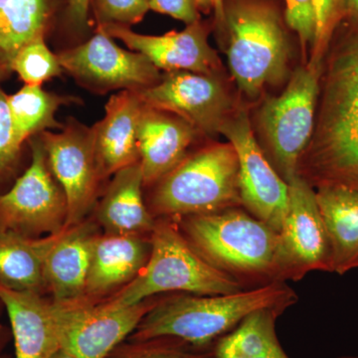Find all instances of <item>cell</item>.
Listing matches in <instances>:
<instances>
[{
    "mask_svg": "<svg viewBox=\"0 0 358 358\" xmlns=\"http://www.w3.org/2000/svg\"><path fill=\"white\" fill-rule=\"evenodd\" d=\"M155 109L178 115L196 129L214 136L230 117L231 99L215 75L173 71L154 86L138 91Z\"/></svg>",
    "mask_w": 358,
    "mask_h": 358,
    "instance_id": "5bb4252c",
    "label": "cell"
},
{
    "mask_svg": "<svg viewBox=\"0 0 358 358\" xmlns=\"http://www.w3.org/2000/svg\"><path fill=\"white\" fill-rule=\"evenodd\" d=\"M224 6H225L224 0H213V8L215 10L216 18H217L218 22L222 20Z\"/></svg>",
    "mask_w": 358,
    "mask_h": 358,
    "instance_id": "8d00e7d4",
    "label": "cell"
},
{
    "mask_svg": "<svg viewBox=\"0 0 358 358\" xmlns=\"http://www.w3.org/2000/svg\"><path fill=\"white\" fill-rule=\"evenodd\" d=\"M220 134L236 150L242 205L254 217L280 232L289 206V185L266 157L245 113L228 117Z\"/></svg>",
    "mask_w": 358,
    "mask_h": 358,
    "instance_id": "8fae6325",
    "label": "cell"
},
{
    "mask_svg": "<svg viewBox=\"0 0 358 358\" xmlns=\"http://www.w3.org/2000/svg\"><path fill=\"white\" fill-rule=\"evenodd\" d=\"M78 99L48 93L41 86L25 85L11 96H7L14 131L21 145L28 138L49 129H63L56 120L60 107L78 103Z\"/></svg>",
    "mask_w": 358,
    "mask_h": 358,
    "instance_id": "d4e9b609",
    "label": "cell"
},
{
    "mask_svg": "<svg viewBox=\"0 0 358 358\" xmlns=\"http://www.w3.org/2000/svg\"><path fill=\"white\" fill-rule=\"evenodd\" d=\"M341 3L343 0H313L317 27L310 64L315 67H322L334 29L341 20Z\"/></svg>",
    "mask_w": 358,
    "mask_h": 358,
    "instance_id": "f1b7e54d",
    "label": "cell"
},
{
    "mask_svg": "<svg viewBox=\"0 0 358 358\" xmlns=\"http://www.w3.org/2000/svg\"><path fill=\"white\" fill-rule=\"evenodd\" d=\"M96 25L131 27L141 22L150 10V0H91Z\"/></svg>",
    "mask_w": 358,
    "mask_h": 358,
    "instance_id": "83f0119b",
    "label": "cell"
},
{
    "mask_svg": "<svg viewBox=\"0 0 358 358\" xmlns=\"http://www.w3.org/2000/svg\"><path fill=\"white\" fill-rule=\"evenodd\" d=\"M298 176L315 188L358 190V27L329 55L319 115Z\"/></svg>",
    "mask_w": 358,
    "mask_h": 358,
    "instance_id": "6da1fadb",
    "label": "cell"
},
{
    "mask_svg": "<svg viewBox=\"0 0 358 358\" xmlns=\"http://www.w3.org/2000/svg\"><path fill=\"white\" fill-rule=\"evenodd\" d=\"M288 185V211L279 232L282 281H300L313 271L333 272L331 244L313 186L298 174Z\"/></svg>",
    "mask_w": 358,
    "mask_h": 358,
    "instance_id": "7c38bea8",
    "label": "cell"
},
{
    "mask_svg": "<svg viewBox=\"0 0 358 358\" xmlns=\"http://www.w3.org/2000/svg\"><path fill=\"white\" fill-rule=\"evenodd\" d=\"M196 4L199 11L204 13H209L213 8V0H193Z\"/></svg>",
    "mask_w": 358,
    "mask_h": 358,
    "instance_id": "d590c367",
    "label": "cell"
},
{
    "mask_svg": "<svg viewBox=\"0 0 358 358\" xmlns=\"http://www.w3.org/2000/svg\"><path fill=\"white\" fill-rule=\"evenodd\" d=\"M59 0H0V79L13 73L18 52L45 36Z\"/></svg>",
    "mask_w": 358,
    "mask_h": 358,
    "instance_id": "603a6c76",
    "label": "cell"
},
{
    "mask_svg": "<svg viewBox=\"0 0 358 358\" xmlns=\"http://www.w3.org/2000/svg\"><path fill=\"white\" fill-rule=\"evenodd\" d=\"M98 233L86 222L65 228L44 264V288L54 301L67 303L85 299L92 246Z\"/></svg>",
    "mask_w": 358,
    "mask_h": 358,
    "instance_id": "ffe728a7",
    "label": "cell"
},
{
    "mask_svg": "<svg viewBox=\"0 0 358 358\" xmlns=\"http://www.w3.org/2000/svg\"><path fill=\"white\" fill-rule=\"evenodd\" d=\"M150 9L182 21L186 25L199 20V10L193 0H150Z\"/></svg>",
    "mask_w": 358,
    "mask_h": 358,
    "instance_id": "1f68e13d",
    "label": "cell"
},
{
    "mask_svg": "<svg viewBox=\"0 0 358 358\" xmlns=\"http://www.w3.org/2000/svg\"><path fill=\"white\" fill-rule=\"evenodd\" d=\"M31 150L29 167L0 194V228L28 237L56 234L67 228V201L54 180L41 138H33Z\"/></svg>",
    "mask_w": 358,
    "mask_h": 358,
    "instance_id": "9c48e42d",
    "label": "cell"
},
{
    "mask_svg": "<svg viewBox=\"0 0 358 358\" xmlns=\"http://www.w3.org/2000/svg\"><path fill=\"white\" fill-rule=\"evenodd\" d=\"M150 242V257L143 270L124 288L106 300L115 305L131 306L169 292L219 296L246 289L205 261L176 224L166 219L157 221Z\"/></svg>",
    "mask_w": 358,
    "mask_h": 358,
    "instance_id": "5b68a950",
    "label": "cell"
},
{
    "mask_svg": "<svg viewBox=\"0 0 358 358\" xmlns=\"http://www.w3.org/2000/svg\"><path fill=\"white\" fill-rule=\"evenodd\" d=\"M320 71L322 67L312 64L296 70L287 89L268 99L260 112L268 160L287 183L298 174L299 162L313 136Z\"/></svg>",
    "mask_w": 358,
    "mask_h": 358,
    "instance_id": "52a82bcc",
    "label": "cell"
},
{
    "mask_svg": "<svg viewBox=\"0 0 358 358\" xmlns=\"http://www.w3.org/2000/svg\"><path fill=\"white\" fill-rule=\"evenodd\" d=\"M296 299L285 282L219 296L179 294L157 301L128 339L174 336L195 348L210 350L250 313L263 308L285 312Z\"/></svg>",
    "mask_w": 358,
    "mask_h": 358,
    "instance_id": "7a4b0ae2",
    "label": "cell"
},
{
    "mask_svg": "<svg viewBox=\"0 0 358 358\" xmlns=\"http://www.w3.org/2000/svg\"><path fill=\"white\" fill-rule=\"evenodd\" d=\"M143 185L140 162L114 174L96 211L105 233L150 236L157 221L143 201Z\"/></svg>",
    "mask_w": 358,
    "mask_h": 358,
    "instance_id": "44dd1931",
    "label": "cell"
},
{
    "mask_svg": "<svg viewBox=\"0 0 358 358\" xmlns=\"http://www.w3.org/2000/svg\"><path fill=\"white\" fill-rule=\"evenodd\" d=\"M106 358H214L213 350H201L174 336L124 341Z\"/></svg>",
    "mask_w": 358,
    "mask_h": 358,
    "instance_id": "484cf974",
    "label": "cell"
},
{
    "mask_svg": "<svg viewBox=\"0 0 358 358\" xmlns=\"http://www.w3.org/2000/svg\"><path fill=\"white\" fill-rule=\"evenodd\" d=\"M50 358H80L77 357L74 353L69 352V350H65V348H60L54 352Z\"/></svg>",
    "mask_w": 358,
    "mask_h": 358,
    "instance_id": "74e56055",
    "label": "cell"
},
{
    "mask_svg": "<svg viewBox=\"0 0 358 358\" xmlns=\"http://www.w3.org/2000/svg\"><path fill=\"white\" fill-rule=\"evenodd\" d=\"M196 131L178 115L145 105L138 129L145 185H154L185 159Z\"/></svg>",
    "mask_w": 358,
    "mask_h": 358,
    "instance_id": "ac0fdd59",
    "label": "cell"
},
{
    "mask_svg": "<svg viewBox=\"0 0 358 358\" xmlns=\"http://www.w3.org/2000/svg\"><path fill=\"white\" fill-rule=\"evenodd\" d=\"M315 195L331 244L333 272L345 275L358 268V190L322 186Z\"/></svg>",
    "mask_w": 358,
    "mask_h": 358,
    "instance_id": "7402d4cb",
    "label": "cell"
},
{
    "mask_svg": "<svg viewBox=\"0 0 358 358\" xmlns=\"http://www.w3.org/2000/svg\"><path fill=\"white\" fill-rule=\"evenodd\" d=\"M179 220L190 246L242 286L254 289L284 282L279 232L268 224L238 207Z\"/></svg>",
    "mask_w": 358,
    "mask_h": 358,
    "instance_id": "3957f363",
    "label": "cell"
},
{
    "mask_svg": "<svg viewBox=\"0 0 358 358\" xmlns=\"http://www.w3.org/2000/svg\"><path fill=\"white\" fill-rule=\"evenodd\" d=\"M13 338L11 336V331L7 329L3 324L0 322V352L3 350L4 346L8 343L9 339Z\"/></svg>",
    "mask_w": 358,
    "mask_h": 358,
    "instance_id": "e575fe53",
    "label": "cell"
},
{
    "mask_svg": "<svg viewBox=\"0 0 358 358\" xmlns=\"http://www.w3.org/2000/svg\"><path fill=\"white\" fill-rule=\"evenodd\" d=\"M148 210L154 217L182 218L241 206L239 162L230 143L187 155L155 183Z\"/></svg>",
    "mask_w": 358,
    "mask_h": 358,
    "instance_id": "277c9868",
    "label": "cell"
},
{
    "mask_svg": "<svg viewBox=\"0 0 358 358\" xmlns=\"http://www.w3.org/2000/svg\"><path fill=\"white\" fill-rule=\"evenodd\" d=\"M90 8L91 0H66L64 21L71 32L82 35L88 31Z\"/></svg>",
    "mask_w": 358,
    "mask_h": 358,
    "instance_id": "d6a6232c",
    "label": "cell"
},
{
    "mask_svg": "<svg viewBox=\"0 0 358 358\" xmlns=\"http://www.w3.org/2000/svg\"><path fill=\"white\" fill-rule=\"evenodd\" d=\"M341 16L358 27V0H343Z\"/></svg>",
    "mask_w": 358,
    "mask_h": 358,
    "instance_id": "836d02e7",
    "label": "cell"
},
{
    "mask_svg": "<svg viewBox=\"0 0 358 358\" xmlns=\"http://www.w3.org/2000/svg\"><path fill=\"white\" fill-rule=\"evenodd\" d=\"M22 145L14 131L7 95L0 89V179L15 166Z\"/></svg>",
    "mask_w": 358,
    "mask_h": 358,
    "instance_id": "f546056e",
    "label": "cell"
},
{
    "mask_svg": "<svg viewBox=\"0 0 358 358\" xmlns=\"http://www.w3.org/2000/svg\"><path fill=\"white\" fill-rule=\"evenodd\" d=\"M84 43L57 54L63 71L78 84L96 94L141 91L162 79L159 70L145 56L122 48L100 30Z\"/></svg>",
    "mask_w": 358,
    "mask_h": 358,
    "instance_id": "30bf717a",
    "label": "cell"
},
{
    "mask_svg": "<svg viewBox=\"0 0 358 358\" xmlns=\"http://www.w3.org/2000/svg\"><path fill=\"white\" fill-rule=\"evenodd\" d=\"M338 358H358V357H341Z\"/></svg>",
    "mask_w": 358,
    "mask_h": 358,
    "instance_id": "ab89813d",
    "label": "cell"
},
{
    "mask_svg": "<svg viewBox=\"0 0 358 358\" xmlns=\"http://www.w3.org/2000/svg\"><path fill=\"white\" fill-rule=\"evenodd\" d=\"M95 30L120 40L129 50L143 54L159 70L215 75L220 67L217 54L207 39L206 27L200 20L186 26L182 31L173 30L159 36L140 34L117 24H99Z\"/></svg>",
    "mask_w": 358,
    "mask_h": 358,
    "instance_id": "9a60e30c",
    "label": "cell"
},
{
    "mask_svg": "<svg viewBox=\"0 0 358 358\" xmlns=\"http://www.w3.org/2000/svg\"><path fill=\"white\" fill-rule=\"evenodd\" d=\"M0 358H10V357H0Z\"/></svg>",
    "mask_w": 358,
    "mask_h": 358,
    "instance_id": "60d3db41",
    "label": "cell"
},
{
    "mask_svg": "<svg viewBox=\"0 0 358 358\" xmlns=\"http://www.w3.org/2000/svg\"><path fill=\"white\" fill-rule=\"evenodd\" d=\"M0 303L8 315L15 358H50L61 348L52 301L0 284Z\"/></svg>",
    "mask_w": 358,
    "mask_h": 358,
    "instance_id": "d6986e66",
    "label": "cell"
},
{
    "mask_svg": "<svg viewBox=\"0 0 358 358\" xmlns=\"http://www.w3.org/2000/svg\"><path fill=\"white\" fill-rule=\"evenodd\" d=\"M286 21L296 32L303 54L310 45L313 49L315 38V11L313 0H286Z\"/></svg>",
    "mask_w": 358,
    "mask_h": 358,
    "instance_id": "4dcf8cb0",
    "label": "cell"
},
{
    "mask_svg": "<svg viewBox=\"0 0 358 358\" xmlns=\"http://www.w3.org/2000/svg\"><path fill=\"white\" fill-rule=\"evenodd\" d=\"M61 232L28 237L0 228V284L21 292L44 289V264Z\"/></svg>",
    "mask_w": 358,
    "mask_h": 358,
    "instance_id": "cb8c5ba5",
    "label": "cell"
},
{
    "mask_svg": "<svg viewBox=\"0 0 358 358\" xmlns=\"http://www.w3.org/2000/svg\"><path fill=\"white\" fill-rule=\"evenodd\" d=\"M157 301L131 306L109 300L52 301L61 348L80 358H106L134 333Z\"/></svg>",
    "mask_w": 358,
    "mask_h": 358,
    "instance_id": "ba28073f",
    "label": "cell"
},
{
    "mask_svg": "<svg viewBox=\"0 0 358 358\" xmlns=\"http://www.w3.org/2000/svg\"><path fill=\"white\" fill-rule=\"evenodd\" d=\"M248 358H289L287 353L285 352V350H277V352L265 353V355H257V357H252Z\"/></svg>",
    "mask_w": 358,
    "mask_h": 358,
    "instance_id": "f35d334b",
    "label": "cell"
},
{
    "mask_svg": "<svg viewBox=\"0 0 358 358\" xmlns=\"http://www.w3.org/2000/svg\"><path fill=\"white\" fill-rule=\"evenodd\" d=\"M143 108L138 91L119 92L108 101L103 119L92 127L101 178L140 162L138 129Z\"/></svg>",
    "mask_w": 358,
    "mask_h": 358,
    "instance_id": "2e32d148",
    "label": "cell"
},
{
    "mask_svg": "<svg viewBox=\"0 0 358 358\" xmlns=\"http://www.w3.org/2000/svg\"><path fill=\"white\" fill-rule=\"evenodd\" d=\"M228 65L239 89L255 99L282 81L289 45L277 10L262 0H233L224 6Z\"/></svg>",
    "mask_w": 358,
    "mask_h": 358,
    "instance_id": "8992f818",
    "label": "cell"
},
{
    "mask_svg": "<svg viewBox=\"0 0 358 358\" xmlns=\"http://www.w3.org/2000/svg\"><path fill=\"white\" fill-rule=\"evenodd\" d=\"M13 72L17 73L25 85L41 86L44 82L60 76L63 69L57 54H54L40 36L25 45L13 63Z\"/></svg>",
    "mask_w": 358,
    "mask_h": 358,
    "instance_id": "4316f807",
    "label": "cell"
},
{
    "mask_svg": "<svg viewBox=\"0 0 358 358\" xmlns=\"http://www.w3.org/2000/svg\"><path fill=\"white\" fill-rule=\"evenodd\" d=\"M42 141L49 167L67 201L66 227L82 222L102 180L94 148L93 129L69 120L60 133L45 131Z\"/></svg>",
    "mask_w": 358,
    "mask_h": 358,
    "instance_id": "4fadbf2b",
    "label": "cell"
},
{
    "mask_svg": "<svg viewBox=\"0 0 358 358\" xmlns=\"http://www.w3.org/2000/svg\"><path fill=\"white\" fill-rule=\"evenodd\" d=\"M148 238L96 234L92 246L85 299L91 301L106 300L110 294L117 293L133 281L150 257Z\"/></svg>",
    "mask_w": 358,
    "mask_h": 358,
    "instance_id": "e0dca14e",
    "label": "cell"
}]
</instances>
